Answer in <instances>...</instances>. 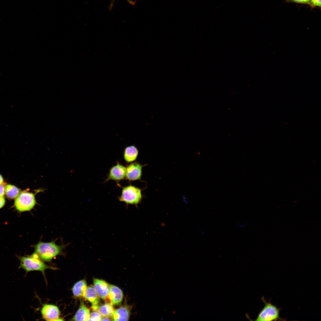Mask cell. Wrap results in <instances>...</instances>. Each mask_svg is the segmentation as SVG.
Here are the masks:
<instances>
[{"instance_id": "22", "label": "cell", "mask_w": 321, "mask_h": 321, "mask_svg": "<svg viewBox=\"0 0 321 321\" xmlns=\"http://www.w3.org/2000/svg\"><path fill=\"white\" fill-rule=\"evenodd\" d=\"M5 188L2 184L0 185V197L4 196L5 193Z\"/></svg>"}, {"instance_id": "9", "label": "cell", "mask_w": 321, "mask_h": 321, "mask_svg": "<svg viewBox=\"0 0 321 321\" xmlns=\"http://www.w3.org/2000/svg\"><path fill=\"white\" fill-rule=\"evenodd\" d=\"M93 284L94 288L100 298L105 301L109 300V284L104 280L95 278Z\"/></svg>"}, {"instance_id": "19", "label": "cell", "mask_w": 321, "mask_h": 321, "mask_svg": "<svg viewBox=\"0 0 321 321\" xmlns=\"http://www.w3.org/2000/svg\"><path fill=\"white\" fill-rule=\"evenodd\" d=\"M286 2L310 5V0H286Z\"/></svg>"}, {"instance_id": "15", "label": "cell", "mask_w": 321, "mask_h": 321, "mask_svg": "<svg viewBox=\"0 0 321 321\" xmlns=\"http://www.w3.org/2000/svg\"><path fill=\"white\" fill-rule=\"evenodd\" d=\"M138 153L137 148L134 145H131L127 147L124 150V159L128 163H131L136 160Z\"/></svg>"}, {"instance_id": "11", "label": "cell", "mask_w": 321, "mask_h": 321, "mask_svg": "<svg viewBox=\"0 0 321 321\" xmlns=\"http://www.w3.org/2000/svg\"><path fill=\"white\" fill-rule=\"evenodd\" d=\"M109 298L110 302L114 305H118L122 301L123 294L122 291L115 285L109 284Z\"/></svg>"}, {"instance_id": "1", "label": "cell", "mask_w": 321, "mask_h": 321, "mask_svg": "<svg viewBox=\"0 0 321 321\" xmlns=\"http://www.w3.org/2000/svg\"><path fill=\"white\" fill-rule=\"evenodd\" d=\"M35 252L42 260L49 262L61 254L62 247L53 242H43L40 241L34 247Z\"/></svg>"}, {"instance_id": "24", "label": "cell", "mask_w": 321, "mask_h": 321, "mask_svg": "<svg viewBox=\"0 0 321 321\" xmlns=\"http://www.w3.org/2000/svg\"><path fill=\"white\" fill-rule=\"evenodd\" d=\"M247 224V223H242L240 224H238L237 225V226L240 228H243L246 226Z\"/></svg>"}, {"instance_id": "17", "label": "cell", "mask_w": 321, "mask_h": 321, "mask_svg": "<svg viewBox=\"0 0 321 321\" xmlns=\"http://www.w3.org/2000/svg\"><path fill=\"white\" fill-rule=\"evenodd\" d=\"M5 191L7 196L10 199L16 198L20 193V191L18 188L10 184L7 185L5 186Z\"/></svg>"}, {"instance_id": "20", "label": "cell", "mask_w": 321, "mask_h": 321, "mask_svg": "<svg viewBox=\"0 0 321 321\" xmlns=\"http://www.w3.org/2000/svg\"><path fill=\"white\" fill-rule=\"evenodd\" d=\"M309 5L311 8L316 7L321 8V0H310Z\"/></svg>"}, {"instance_id": "7", "label": "cell", "mask_w": 321, "mask_h": 321, "mask_svg": "<svg viewBox=\"0 0 321 321\" xmlns=\"http://www.w3.org/2000/svg\"><path fill=\"white\" fill-rule=\"evenodd\" d=\"M143 166L137 162L128 165L126 167V179L130 181L141 179Z\"/></svg>"}, {"instance_id": "2", "label": "cell", "mask_w": 321, "mask_h": 321, "mask_svg": "<svg viewBox=\"0 0 321 321\" xmlns=\"http://www.w3.org/2000/svg\"><path fill=\"white\" fill-rule=\"evenodd\" d=\"M19 259L20 264L18 268L23 269L26 273L37 270L41 272L44 274L46 269H55V268L46 265L34 253L30 256L19 257Z\"/></svg>"}, {"instance_id": "18", "label": "cell", "mask_w": 321, "mask_h": 321, "mask_svg": "<svg viewBox=\"0 0 321 321\" xmlns=\"http://www.w3.org/2000/svg\"><path fill=\"white\" fill-rule=\"evenodd\" d=\"M102 316L97 311H93L90 314L89 320L90 321H101Z\"/></svg>"}, {"instance_id": "10", "label": "cell", "mask_w": 321, "mask_h": 321, "mask_svg": "<svg viewBox=\"0 0 321 321\" xmlns=\"http://www.w3.org/2000/svg\"><path fill=\"white\" fill-rule=\"evenodd\" d=\"M131 306L125 305L114 310L111 316L113 321H128L129 318Z\"/></svg>"}, {"instance_id": "16", "label": "cell", "mask_w": 321, "mask_h": 321, "mask_svg": "<svg viewBox=\"0 0 321 321\" xmlns=\"http://www.w3.org/2000/svg\"><path fill=\"white\" fill-rule=\"evenodd\" d=\"M113 304L110 302L99 305L96 311H98L103 317H111L114 311Z\"/></svg>"}, {"instance_id": "4", "label": "cell", "mask_w": 321, "mask_h": 321, "mask_svg": "<svg viewBox=\"0 0 321 321\" xmlns=\"http://www.w3.org/2000/svg\"><path fill=\"white\" fill-rule=\"evenodd\" d=\"M262 300L264 306L259 313L255 320L270 321L281 319L279 316L280 309L269 302H267L263 297Z\"/></svg>"}, {"instance_id": "5", "label": "cell", "mask_w": 321, "mask_h": 321, "mask_svg": "<svg viewBox=\"0 0 321 321\" xmlns=\"http://www.w3.org/2000/svg\"><path fill=\"white\" fill-rule=\"evenodd\" d=\"M36 204L35 194L25 191L19 193L15 201V206L20 212L29 211Z\"/></svg>"}, {"instance_id": "13", "label": "cell", "mask_w": 321, "mask_h": 321, "mask_svg": "<svg viewBox=\"0 0 321 321\" xmlns=\"http://www.w3.org/2000/svg\"><path fill=\"white\" fill-rule=\"evenodd\" d=\"M84 297L92 305L100 304V298L92 285L89 286L87 287Z\"/></svg>"}, {"instance_id": "26", "label": "cell", "mask_w": 321, "mask_h": 321, "mask_svg": "<svg viewBox=\"0 0 321 321\" xmlns=\"http://www.w3.org/2000/svg\"><path fill=\"white\" fill-rule=\"evenodd\" d=\"M3 179L1 175L0 174V185L3 184Z\"/></svg>"}, {"instance_id": "12", "label": "cell", "mask_w": 321, "mask_h": 321, "mask_svg": "<svg viewBox=\"0 0 321 321\" xmlns=\"http://www.w3.org/2000/svg\"><path fill=\"white\" fill-rule=\"evenodd\" d=\"M90 313L89 310L83 301H81L79 308L74 317L72 320L88 321L90 318Z\"/></svg>"}, {"instance_id": "14", "label": "cell", "mask_w": 321, "mask_h": 321, "mask_svg": "<svg viewBox=\"0 0 321 321\" xmlns=\"http://www.w3.org/2000/svg\"><path fill=\"white\" fill-rule=\"evenodd\" d=\"M87 287L86 282L85 279L81 280L76 282L72 289L74 297L78 298L84 297Z\"/></svg>"}, {"instance_id": "25", "label": "cell", "mask_w": 321, "mask_h": 321, "mask_svg": "<svg viewBox=\"0 0 321 321\" xmlns=\"http://www.w3.org/2000/svg\"><path fill=\"white\" fill-rule=\"evenodd\" d=\"M109 317H102L101 320H103V321H105V320L110 321V320H111L110 319Z\"/></svg>"}, {"instance_id": "8", "label": "cell", "mask_w": 321, "mask_h": 321, "mask_svg": "<svg viewBox=\"0 0 321 321\" xmlns=\"http://www.w3.org/2000/svg\"><path fill=\"white\" fill-rule=\"evenodd\" d=\"M41 311L43 318L46 320H62L59 318L60 314L59 309L55 305L45 304Z\"/></svg>"}, {"instance_id": "21", "label": "cell", "mask_w": 321, "mask_h": 321, "mask_svg": "<svg viewBox=\"0 0 321 321\" xmlns=\"http://www.w3.org/2000/svg\"><path fill=\"white\" fill-rule=\"evenodd\" d=\"M115 0H112L111 1V4H110V5L109 6V9L110 10H111L112 9V8L113 7V4H114V2ZM126 0L128 2L129 4H130L132 5H133V6L135 4V2H136L135 1H132L131 0Z\"/></svg>"}, {"instance_id": "23", "label": "cell", "mask_w": 321, "mask_h": 321, "mask_svg": "<svg viewBox=\"0 0 321 321\" xmlns=\"http://www.w3.org/2000/svg\"><path fill=\"white\" fill-rule=\"evenodd\" d=\"M5 202V199L4 196L0 197V209L4 206Z\"/></svg>"}, {"instance_id": "3", "label": "cell", "mask_w": 321, "mask_h": 321, "mask_svg": "<svg viewBox=\"0 0 321 321\" xmlns=\"http://www.w3.org/2000/svg\"><path fill=\"white\" fill-rule=\"evenodd\" d=\"M142 198L141 189L130 185L122 188L119 200L127 204L137 205Z\"/></svg>"}, {"instance_id": "6", "label": "cell", "mask_w": 321, "mask_h": 321, "mask_svg": "<svg viewBox=\"0 0 321 321\" xmlns=\"http://www.w3.org/2000/svg\"><path fill=\"white\" fill-rule=\"evenodd\" d=\"M126 167L117 162L116 164L111 167L109 170L107 178L104 183L109 180H113L115 181L118 185L120 186L119 182L125 178Z\"/></svg>"}]
</instances>
